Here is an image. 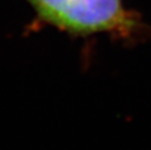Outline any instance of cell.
Here are the masks:
<instances>
[{
	"label": "cell",
	"mask_w": 151,
	"mask_h": 150,
	"mask_svg": "<svg viewBox=\"0 0 151 150\" xmlns=\"http://www.w3.org/2000/svg\"><path fill=\"white\" fill-rule=\"evenodd\" d=\"M44 22L74 35H131L140 26L122 0H25Z\"/></svg>",
	"instance_id": "1"
}]
</instances>
